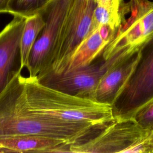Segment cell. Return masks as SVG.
<instances>
[{
	"label": "cell",
	"mask_w": 153,
	"mask_h": 153,
	"mask_svg": "<svg viewBox=\"0 0 153 153\" xmlns=\"http://www.w3.org/2000/svg\"><path fill=\"white\" fill-rule=\"evenodd\" d=\"M18 74L19 98L29 111L56 120L105 127L115 120L112 105L44 85L36 76Z\"/></svg>",
	"instance_id": "obj_1"
},
{
	"label": "cell",
	"mask_w": 153,
	"mask_h": 153,
	"mask_svg": "<svg viewBox=\"0 0 153 153\" xmlns=\"http://www.w3.org/2000/svg\"><path fill=\"white\" fill-rule=\"evenodd\" d=\"M19 69L0 95V139L37 136L63 140L69 145L81 143L103 127L84 123L64 122L32 113L19 98Z\"/></svg>",
	"instance_id": "obj_2"
},
{
	"label": "cell",
	"mask_w": 153,
	"mask_h": 153,
	"mask_svg": "<svg viewBox=\"0 0 153 153\" xmlns=\"http://www.w3.org/2000/svg\"><path fill=\"white\" fill-rule=\"evenodd\" d=\"M121 24L102 57L123 59L142 50L153 39V1L129 0L120 7Z\"/></svg>",
	"instance_id": "obj_3"
},
{
	"label": "cell",
	"mask_w": 153,
	"mask_h": 153,
	"mask_svg": "<svg viewBox=\"0 0 153 153\" xmlns=\"http://www.w3.org/2000/svg\"><path fill=\"white\" fill-rule=\"evenodd\" d=\"M95 7L96 0L72 1L52 52L48 69L44 74L63 72L76 48L94 30Z\"/></svg>",
	"instance_id": "obj_4"
},
{
	"label": "cell",
	"mask_w": 153,
	"mask_h": 153,
	"mask_svg": "<svg viewBox=\"0 0 153 153\" xmlns=\"http://www.w3.org/2000/svg\"><path fill=\"white\" fill-rule=\"evenodd\" d=\"M152 100L153 39L142 49L136 69L112 105L115 118H133Z\"/></svg>",
	"instance_id": "obj_5"
},
{
	"label": "cell",
	"mask_w": 153,
	"mask_h": 153,
	"mask_svg": "<svg viewBox=\"0 0 153 153\" xmlns=\"http://www.w3.org/2000/svg\"><path fill=\"white\" fill-rule=\"evenodd\" d=\"M149 131L134 118H115L94 136L81 143L69 145L68 152L126 153L130 147L148 137Z\"/></svg>",
	"instance_id": "obj_6"
},
{
	"label": "cell",
	"mask_w": 153,
	"mask_h": 153,
	"mask_svg": "<svg viewBox=\"0 0 153 153\" xmlns=\"http://www.w3.org/2000/svg\"><path fill=\"white\" fill-rule=\"evenodd\" d=\"M72 0H53L41 13L45 26L33 45L27 68L29 75L39 76L45 74L59 32Z\"/></svg>",
	"instance_id": "obj_7"
},
{
	"label": "cell",
	"mask_w": 153,
	"mask_h": 153,
	"mask_svg": "<svg viewBox=\"0 0 153 153\" xmlns=\"http://www.w3.org/2000/svg\"><path fill=\"white\" fill-rule=\"evenodd\" d=\"M113 64L111 60L89 65L61 74L48 72L37 78L44 85L73 96L90 98L101 77Z\"/></svg>",
	"instance_id": "obj_8"
},
{
	"label": "cell",
	"mask_w": 153,
	"mask_h": 153,
	"mask_svg": "<svg viewBox=\"0 0 153 153\" xmlns=\"http://www.w3.org/2000/svg\"><path fill=\"white\" fill-rule=\"evenodd\" d=\"M25 19L14 16L13 20L0 31V95L20 69V42Z\"/></svg>",
	"instance_id": "obj_9"
},
{
	"label": "cell",
	"mask_w": 153,
	"mask_h": 153,
	"mask_svg": "<svg viewBox=\"0 0 153 153\" xmlns=\"http://www.w3.org/2000/svg\"><path fill=\"white\" fill-rule=\"evenodd\" d=\"M142 50L111 65L99 80L90 99L112 105L136 69Z\"/></svg>",
	"instance_id": "obj_10"
},
{
	"label": "cell",
	"mask_w": 153,
	"mask_h": 153,
	"mask_svg": "<svg viewBox=\"0 0 153 153\" xmlns=\"http://www.w3.org/2000/svg\"><path fill=\"white\" fill-rule=\"evenodd\" d=\"M115 33L116 32L107 26H98L76 48L63 72L74 71L92 63L96 58L102 55Z\"/></svg>",
	"instance_id": "obj_11"
},
{
	"label": "cell",
	"mask_w": 153,
	"mask_h": 153,
	"mask_svg": "<svg viewBox=\"0 0 153 153\" xmlns=\"http://www.w3.org/2000/svg\"><path fill=\"white\" fill-rule=\"evenodd\" d=\"M65 142L37 136H22L0 139V147L6 152H68Z\"/></svg>",
	"instance_id": "obj_12"
},
{
	"label": "cell",
	"mask_w": 153,
	"mask_h": 153,
	"mask_svg": "<svg viewBox=\"0 0 153 153\" xmlns=\"http://www.w3.org/2000/svg\"><path fill=\"white\" fill-rule=\"evenodd\" d=\"M45 23L41 13L26 18L20 42V68L22 70L28 68L31 51Z\"/></svg>",
	"instance_id": "obj_13"
},
{
	"label": "cell",
	"mask_w": 153,
	"mask_h": 153,
	"mask_svg": "<svg viewBox=\"0 0 153 153\" xmlns=\"http://www.w3.org/2000/svg\"><path fill=\"white\" fill-rule=\"evenodd\" d=\"M124 0H96L94 29L105 25L117 32L121 24L120 7Z\"/></svg>",
	"instance_id": "obj_14"
},
{
	"label": "cell",
	"mask_w": 153,
	"mask_h": 153,
	"mask_svg": "<svg viewBox=\"0 0 153 153\" xmlns=\"http://www.w3.org/2000/svg\"><path fill=\"white\" fill-rule=\"evenodd\" d=\"M53 0H8L6 13L27 18L41 13Z\"/></svg>",
	"instance_id": "obj_15"
},
{
	"label": "cell",
	"mask_w": 153,
	"mask_h": 153,
	"mask_svg": "<svg viewBox=\"0 0 153 153\" xmlns=\"http://www.w3.org/2000/svg\"><path fill=\"white\" fill-rule=\"evenodd\" d=\"M136 121L145 130L153 128V100L140 108L133 116Z\"/></svg>",
	"instance_id": "obj_16"
},
{
	"label": "cell",
	"mask_w": 153,
	"mask_h": 153,
	"mask_svg": "<svg viewBox=\"0 0 153 153\" xmlns=\"http://www.w3.org/2000/svg\"><path fill=\"white\" fill-rule=\"evenodd\" d=\"M126 153H153V142L147 137L130 147Z\"/></svg>",
	"instance_id": "obj_17"
},
{
	"label": "cell",
	"mask_w": 153,
	"mask_h": 153,
	"mask_svg": "<svg viewBox=\"0 0 153 153\" xmlns=\"http://www.w3.org/2000/svg\"><path fill=\"white\" fill-rule=\"evenodd\" d=\"M8 0H0V13H6Z\"/></svg>",
	"instance_id": "obj_18"
},
{
	"label": "cell",
	"mask_w": 153,
	"mask_h": 153,
	"mask_svg": "<svg viewBox=\"0 0 153 153\" xmlns=\"http://www.w3.org/2000/svg\"><path fill=\"white\" fill-rule=\"evenodd\" d=\"M148 137L153 142V128L150 130L149 135H148Z\"/></svg>",
	"instance_id": "obj_19"
}]
</instances>
